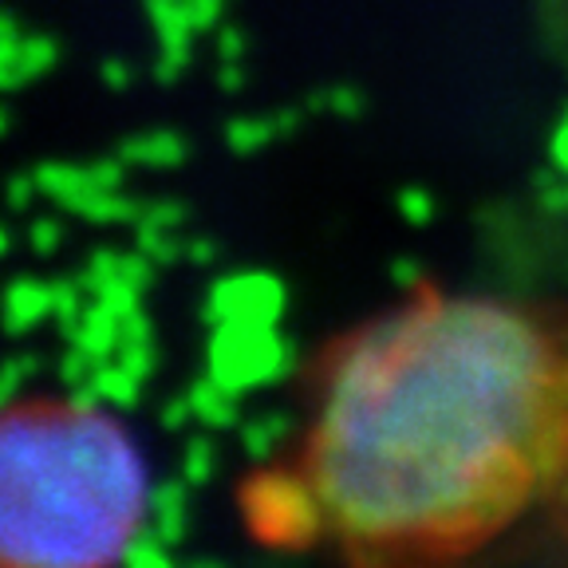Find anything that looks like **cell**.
I'll list each match as a JSON object with an SVG mask.
<instances>
[{
  "label": "cell",
  "instance_id": "cell-1",
  "mask_svg": "<svg viewBox=\"0 0 568 568\" xmlns=\"http://www.w3.org/2000/svg\"><path fill=\"white\" fill-rule=\"evenodd\" d=\"M293 474L344 568H466L568 532V304L418 284L316 367Z\"/></svg>",
  "mask_w": 568,
  "mask_h": 568
},
{
  "label": "cell",
  "instance_id": "cell-2",
  "mask_svg": "<svg viewBox=\"0 0 568 568\" xmlns=\"http://www.w3.org/2000/svg\"><path fill=\"white\" fill-rule=\"evenodd\" d=\"M154 478L123 415L28 395L0 426V568H123Z\"/></svg>",
  "mask_w": 568,
  "mask_h": 568
}]
</instances>
